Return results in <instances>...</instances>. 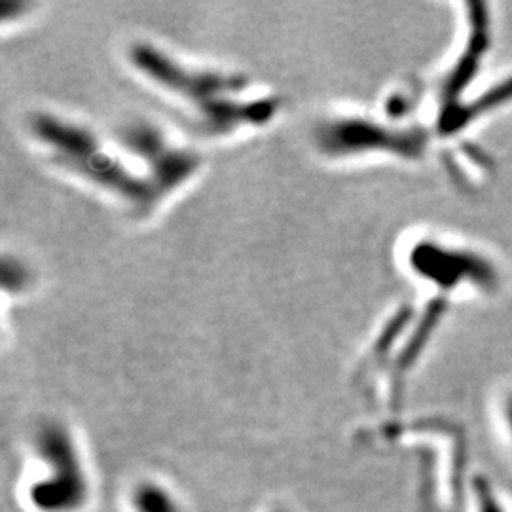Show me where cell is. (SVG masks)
I'll return each instance as SVG.
<instances>
[{"mask_svg":"<svg viewBox=\"0 0 512 512\" xmlns=\"http://www.w3.org/2000/svg\"><path fill=\"white\" fill-rule=\"evenodd\" d=\"M33 287V272L29 264L21 256L4 255L2 260V289L4 294L10 293L18 298L29 293Z\"/></svg>","mask_w":512,"mask_h":512,"instance_id":"cell-4","label":"cell"},{"mask_svg":"<svg viewBox=\"0 0 512 512\" xmlns=\"http://www.w3.org/2000/svg\"><path fill=\"white\" fill-rule=\"evenodd\" d=\"M40 8V4H29L23 0H2L0 2V23L2 29L8 31L10 27H16L21 21L29 19V16Z\"/></svg>","mask_w":512,"mask_h":512,"instance_id":"cell-6","label":"cell"},{"mask_svg":"<svg viewBox=\"0 0 512 512\" xmlns=\"http://www.w3.org/2000/svg\"><path fill=\"white\" fill-rule=\"evenodd\" d=\"M21 131L38 160L133 222L169 205L120 129H103L52 107L27 110Z\"/></svg>","mask_w":512,"mask_h":512,"instance_id":"cell-2","label":"cell"},{"mask_svg":"<svg viewBox=\"0 0 512 512\" xmlns=\"http://www.w3.org/2000/svg\"><path fill=\"white\" fill-rule=\"evenodd\" d=\"M505 421H507V431H509V439H511L512 444V397L505 406Z\"/></svg>","mask_w":512,"mask_h":512,"instance_id":"cell-7","label":"cell"},{"mask_svg":"<svg viewBox=\"0 0 512 512\" xmlns=\"http://www.w3.org/2000/svg\"><path fill=\"white\" fill-rule=\"evenodd\" d=\"M122 59L145 88L179 112L198 143L255 137L285 110L283 95L251 74L188 57L154 38H129Z\"/></svg>","mask_w":512,"mask_h":512,"instance_id":"cell-1","label":"cell"},{"mask_svg":"<svg viewBox=\"0 0 512 512\" xmlns=\"http://www.w3.org/2000/svg\"><path fill=\"white\" fill-rule=\"evenodd\" d=\"M311 150L327 164H359L374 158H416L423 148L418 129L403 128L391 116L355 107H336L315 116Z\"/></svg>","mask_w":512,"mask_h":512,"instance_id":"cell-3","label":"cell"},{"mask_svg":"<svg viewBox=\"0 0 512 512\" xmlns=\"http://www.w3.org/2000/svg\"><path fill=\"white\" fill-rule=\"evenodd\" d=\"M473 495H475L476 512H512L503 497L495 492L494 484L488 478L478 476L473 482Z\"/></svg>","mask_w":512,"mask_h":512,"instance_id":"cell-5","label":"cell"}]
</instances>
